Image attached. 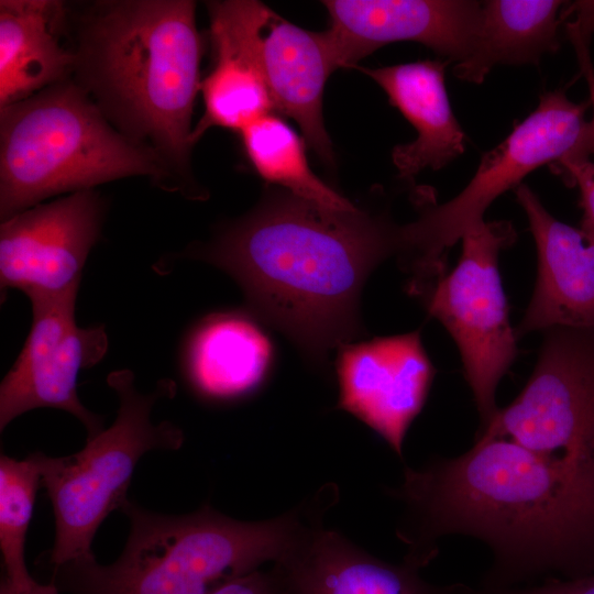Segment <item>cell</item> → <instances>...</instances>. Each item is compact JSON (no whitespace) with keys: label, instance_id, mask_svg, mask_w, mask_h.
Segmentation results:
<instances>
[{"label":"cell","instance_id":"obj_17","mask_svg":"<svg viewBox=\"0 0 594 594\" xmlns=\"http://www.w3.org/2000/svg\"><path fill=\"white\" fill-rule=\"evenodd\" d=\"M260 56L274 109L296 121L306 144L331 164L322 99L326 81L338 67L326 32L305 30L273 12L262 33Z\"/></svg>","mask_w":594,"mask_h":594},{"label":"cell","instance_id":"obj_14","mask_svg":"<svg viewBox=\"0 0 594 594\" xmlns=\"http://www.w3.org/2000/svg\"><path fill=\"white\" fill-rule=\"evenodd\" d=\"M208 10L215 65L201 80L205 109L193 128V145L210 128L240 133L274 110L260 56L262 33L273 11L254 0L211 1Z\"/></svg>","mask_w":594,"mask_h":594},{"label":"cell","instance_id":"obj_12","mask_svg":"<svg viewBox=\"0 0 594 594\" xmlns=\"http://www.w3.org/2000/svg\"><path fill=\"white\" fill-rule=\"evenodd\" d=\"M338 408L378 433L403 457L405 436L422 409L435 367L418 331L340 346Z\"/></svg>","mask_w":594,"mask_h":594},{"label":"cell","instance_id":"obj_3","mask_svg":"<svg viewBox=\"0 0 594 594\" xmlns=\"http://www.w3.org/2000/svg\"><path fill=\"white\" fill-rule=\"evenodd\" d=\"M195 9L189 0L98 2L74 52L77 84L189 194L190 122L202 55Z\"/></svg>","mask_w":594,"mask_h":594},{"label":"cell","instance_id":"obj_13","mask_svg":"<svg viewBox=\"0 0 594 594\" xmlns=\"http://www.w3.org/2000/svg\"><path fill=\"white\" fill-rule=\"evenodd\" d=\"M326 35L338 68L384 45L417 42L441 59L463 62L477 34L482 2L470 0H328Z\"/></svg>","mask_w":594,"mask_h":594},{"label":"cell","instance_id":"obj_7","mask_svg":"<svg viewBox=\"0 0 594 594\" xmlns=\"http://www.w3.org/2000/svg\"><path fill=\"white\" fill-rule=\"evenodd\" d=\"M587 106L571 101L562 90L542 94L537 108L482 156L474 176L454 198L439 205L427 199L419 216L400 226L398 256L413 275L411 290H427L446 273V253L484 222L498 196L516 189L538 167L574 154Z\"/></svg>","mask_w":594,"mask_h":594},{"label":"cell","instance_id":"obj_5","mask_svg":"<svg viewBox=\"0 0 594 594\" xmlns=\"http://www.w3.org/2000/svg\"><path fill=\"white\" fill-rule=\"evenodd\" d=\"M148 176L179 190L158 156L130 140L77 82L63 80L0 111V217L63 193Z\"/></svg>","mask_w":594,"mask_h":594},{"label":"cell","instance_id":"obj_8","mask_svg":"<svg viewBox=\"0 0 594 594\" xmlns=\"http://www.w3.org/2000/svg\"><path fill=\"white\" fill-rule=\"evenodd\" d=\"M508 221L483 222L462 239L458 264L427 292L430 316L454 340L481 428L494 417L496 389L517 355L498 270L499 252L516 241Z\"/></svg>","mask_w":594,"mask_h":594},{"label":"cell","instance_id":"obj_11","mask_svg":"<svg viewBox=\"0 0 594 594\" xmlns=\"http://www.w3.org/2000/svg\"><path fill=\"white\" fill-rule=\"evenodd\" d=\"M100 196L81 190L38 204L1 222L0 283L31 293H58L80 283L103 217Z\"/></svg>","mask_w":594,"mask_h":594},{"label":"cell","instance_id":"obj_27","mask_svg":"<svg viewBox=\"0 0 594 594\" xmlns=\"http://www.w3.org/2000/svg\"><path fill=\"white\" fill-rule=\"evenodd\" d=\"M211 594H276L271 571L257 570L231 580Z\"/></svg>","mask_w":594,"mask_h":594},{"label":"cell","instance_id":"obj_18","mask_svg":"<svg viewBox=\"0 0 594 594\" xmlns=\"http://www.w3.org/2000/svg\"><path fill=\"white\" fill-rule=\"evenodd\" d=\"M449 64L440 58L359 68L386 92L391 105L417 131L413 142L393 150L400 177L411 178L426 168L441 169L464 153L465 134L452 111L444 82Z\"/></svg>","mask_w":594,"mask_h":594},{"label":"cell","instance_id":"obj_21","mask_svg":"<svg viewBox=\"0 0 594 594\" xmlns=\"http://www.w3.org/2000/svg\"><path fill=\"white\" fill-rule=\"evenodd\" d=\"M558 0H488L470 55L455 64L457 78L481 84L496 65L537 64L559 48Z\"/></svg>","mask_w":594,"mask_h":594},{"label":"cell","instance_id":"obj_25","mask_svg":"<svg viewBox=\"0 0 594 594\" xmlns=\"http://www.w3.org/2000/svg\"><path fill=\"white\" fill-rule=\"evenodd\" d=\"M570 41L572 42L580 69L585 77L590 91V102L593 113L590 121L586 122L581 142L574 154L561 161H573L594 156V65L591 59L588 43L591 35L584 33L575 23L570 22L566 26ZM560 162V161H559Z\"/></svg>","mask_w":594,"mask_h":594},{"label":"cell","instance_id":"obj_29","mask_svg":"<svg viewBox=\"0 0 594 594\" xmlns=\"http://www.w3.org/2000/svg\"><path fill=\"white\" fill-rule=\"evenodd\" d=\"M575 13V22L586 33H594V1H579L570 6Z\"/></svg>","mask_w":594,"mask_h":594},{"label":"cell","instance_id":"obj_26","mask_svg":"<svg viewBox=\"0 0 594 594\" xmlns=\"http://www.w3.org/2000/svg\"><path fill=\"white\" fill-rule=\"evenodd\" d=\"M471 594H594V573L575 579L551 578L541 584L526 587L472 588Z\"/></svg>","mask_w":594,"mask_h":594},{"label":"cell","instance_id":"obj_10","mask_svg":"<svg viewBox=\"0 0 594 594\" xmlns=\"http://www.w3.org/2000/svg\"><path fill=\"white\" fill-rule=\"evenodd\" d=\"M79 283L58 293H31L32 324L20 355L0 385V430L36 408L76 417L87 439L103 430V419L87 409L77 392L81 371L102 360L108 336L102 326L81 328L75 309Z\"/></svg>","mask_w":594,"mask_h":594},{"label":"cell","instance_id":"obj_2","mask_svg":"<svg viewBox=\"0 0 594 594\" xmlns=\"http://www.w3.org/2000/svg\"><path fill=\"white\" fill-rule=\"evenodd\" d=\"M399 251L400 226L387 218L285 193L189 255L229 273L255 314L322 362L358 333L367 276Z\"/></svg>","mask_w":594,"mask_h":594},{"label":"cell","instance_id":"obj_6","mask_svg":"<svg viewBox=\"0 0 594 594\" xmlns=\"http://www.w3.org/2000/svg\"><path fill=\"white\" fill-rule=\"evenodd\" d=\"M117 393L116 420L78 452L50 457L36 451L42 485L53 506L54 546L46 562L53 568L92 557L95 535L107 518L128 501L127 492L139 460L152 450H178L184 443L180 428L170 421L154 425L151 413L160 399L172 398L176 384L161 380L155 389L141 393L130 370L108 375Z\"/></svg>","mask_w":594,"mask_h":594},{"label":"cell","instance_id":"obj_23","mask_svg":"<svg viewBox=\"0 0 594 594\" xmlns=\"http://www.w3.org/2000/svg\"><path fill=\"white\" fill-rule=\"evenodd\" d=\"M42 485L35 452L24 460L0 457V550L4 579L18 586L35 581L30 574L24 547L35 496Z\"/></svg>","mask_w":594,"mask_h":594},{"label":"cell","instance_id":"obj_24","mask_svg":"<svg viewBox=\"0 0 594 594\" xmlns=\"http://www.w3.org/2000/svg\"><path fill=\"white\" fill-rule=\"evenodd\" d=\"M551 169L570 186L580 191L583 210L581 230L594 245V156L573 161H560L550 165Z\"/></svg>","mask_w":594,"mask_h":594},{"label":"cell","instance_id":"obj_22","mask_svg":"<svg viewBox=\"0 0 594 594\" xmlns=\"http://www.w3.org/2000/svg\"><path fill=\"white\" fill-rule=\"evenodd\" d=\"M240 135L250 163L267 183L330 209H356L311 170L306 144L283 119L266 114L245 127Z\"/></svg>","mask_w":594,"mask_h":594},{"label":"cell","instance_id":"obj_19","mask_svg":"<svg viewBox=\"0 0 594 594\" xmlns=\"http://www.w3.org/2000/svg\"><path fill=\"white\" fill-rule=\"evenodd\" d=\"M64 4L0 1V109L66 80L75 53L61 42Z\"/></svg>","mask_w":594,"mask_h":594},{"label":"cell","instance_id":"obj_1","mask_svg":"<svg viewBox=\"0 0 594 594\" xmlns=\"http://www.w3.org/2000/svg\"><path fill=\"white\" fill-rule=\"evenodd\" d=\"M388 494L403 504L404 560L420 569L442 538L464 536L492 556L480 588L594 573V470L563 455L476 436L458 457L405 466Z\"/></svg>","mask_w":594,"mask_h":594},{"label":"cell","instance_id":"obj_4","mask_svg":"<svg viewBox=\"0 0 594 594\" xmlns=\"http://www.w3.org/2000/svg\"><path fill=\"white\" fill-rule=\"evenodd\" d=\"M130 531L119 558L95 556L52 568L67 594H211L227 582L275 563L322 516L320 502H302L260 521L231 518L209 504L185 515L147 510L127 501L120 509Z\"/></svg>","mask_w":594,"mask_h":594},{"label":"cell","instance_id":"obj_20","mask_svg":"<svg viewBox=\"0 0 594 594\" xmlns=\"http://www.w3.org/2000/svg\"><path fill=\"white\" fill-rule=\"evenodd\" d=\"M271 358V342L255 322L238 312L217 314L191 333L185 351V373L199 396L233 400L262 384Z\"/></svg>","mask_w":594,"mask_h":594},{"label":"cell","instance_id":"obj_9","mask_svg":"<svg viewBox=\"0 0 594 594\" xmlns=\"http://www.w3.org/2000/svg\"><path fill=\"white\" fill-rule=\"evenodd\" d=\"M476 436L506 438L594 470V327L544 330L525 387Z\"/></svg>","mask_w":594,"mask_h":594},{"label":"cell","instance_id":"obj_16","mask_svg":"<svg viewBox=\"0 0 594 594\" xmlns=\"http://www.w3.org/2000/svg\"><path fill=\"white\" fill-rule=\"evenodd\" d=\"M538 258L534 293L517 338L554 327H594V245L581 229L556 219L525 184L516 189Z\"/></svg>","mask_w":594,"mask_h":594},{"label":"cell","instance_id":"obj_15","mask_svg":"<svg viewBox=\"0 0 594 594\" xmlns=\"http://www.w3.org/2000/svg\"><path fill=\"white\" fill-rule=\"evenodd\" d=\"M420 570L405 560H381L319 520L270 571L276 594L471 593L462 583H430Z\"/></svg>","mask_w":594,"mask_h":594},{"label":"cell","instance_id":"obj_28","mask_svg":"<svg viewBox=\"0 0 594 594\" xmlns=\"http://www.w3.org/2000/svg\"><path fill=\"white\" fill-rule=\"evenodd\" d=\"M0 594H59V590L53 584H42L36 580L29 585L18 586L6 580H1Z\"/></svg>","mask_w":594,"mask_h":594}]
</instances>
